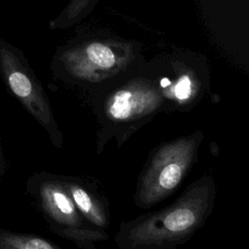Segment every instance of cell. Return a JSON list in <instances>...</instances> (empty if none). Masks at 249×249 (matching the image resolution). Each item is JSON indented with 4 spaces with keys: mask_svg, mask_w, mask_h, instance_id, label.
<instances>
[{
    "mask_svg": "<svg viewBox=\"0 0 249 249\" xmlns=\"http://www.w3.org/2000/svg\"><path fill=\"white\" fill-rule=\"evenodd\" d=\"M61 180L80 214L93 227L106 230L110 225L109 210L95 190L80 178L61 176Z\"/></svg>",
    "mask_w": 249,
    "mask_h": 249,
    "instance_id": "cell-8",
    "label": "cell"
},
{
    "mask_svg": "<svg viewBox=\"0 0 249 249\" xmlns=\"http://www.w3.org/2000/svg\"><path fill=\"white\" fill-rule=\"evenodd\" d=\"M155 64L165 113L190 111L208 92L210 69L201 59L173 54Z\"/></svg>",
    "mask_w": 249,
    "mask_h": 249,
    "instance_id": "cell-7",
    "label": "cell"
},
{
    "mask_svg": "<svg viewBox=\"0 0 249 249\" xmlns=\"http://www.w3.org/2000/svg\"><path fill=\"white\" fill-rule=\"evenodd\" d=\"M52 241L35 236L0 231V249H59Z\"/></svg>",
    "mask_w": 249,
    "mask_h": 249,
    "instance_id": "cell-9",
    "label": "cell"
},
{
    "mask_svg": "<svg viewBox=\"0 0 249 249\" xmlns=\"http://www.w3.org/2000/svg\"><path fill=\"white\" fill-rule=\"evenodd\" d=\"M89 93L98 124L97 155L112 139L121 148L140 127L165 113L155 61L141 60Z\"/></svg>",
    "mask_w": 249,
    "mask_h": 249,
    "instance_id": "cell-1",
    "label": "cell"
},
{
    "mask_svg": "<svg viewBox=\"0 0 249 249\" xmlns=\"http://www.w3.org/2000/svg\"><path fill=\"white\" fill-rule=\"evenodd\" d=\"M27 190L36 199L49 227L56 234L81 248H94L93 243L106 241L105 230L90 225L78 211L61 176L40 172L28 180Z\"/></svg>",
    "mask_w": 249,
    "mask_h": 249,
    "instance_id": "cell-5",
    "label": "cell"
},
{
    "mask_svg": "<svg viewBox=\"0 0 249 249\" xmlns=\"http://www.w3.org/2000/svg\"><path fill=\"white\" fill-rule=\"evenodd\" d=\"M137 44L117 39H87L59 50L53 56L54 78L89 92L141 59Z\"/></svg>",
    "mask_w": 249,
    "mask_h": 249,
    "instance_id": "cell-3",
    "label": "cell"
},
{
    "mask_svg": "<svg viewBox=\"0 0 249 249\" xmlns=\"http://www.w3.org/2000/svg\"><path fill=\"white\" fill-rule=\"evenodd\" d=\"M203 139L204 132L196 130L152 151L136 183L133 201L138 208L149 209L176 191L196 163Z\"/></svg>",
    "mask_w": 249,
    "mask_h": 249,
    "instance_id": "cell-4",
    "label": "cell"
},
{
    "mask_svg": "<svg viewBox=\"0 0 249 249\" xmlns=\"http://www.w3.org/2000/svg\"><path fill=\"white\" fill-rule=\"evenodd\" d=\"M211 175L192 182L171 204L123 222L115 236L122 249H172L189 241L203 227L214 207Z\"/></svg>",
    "mask_w": 249,
    "mask_h": 249,
    "instance_id": "cell-2",
    "label": "cell"
},
{
    "mask_svg": "<svg viewBox=\"0 0 249 249\" xmlns=\"http://www.w3.org/2000/svg\"><path fill=\"white\" fill-rule=\"evenodd\" d=\"M0 72L11 91L47 131L53 146L63 147V134L50 100L24 56L14 47L0 42Z\"/></svg>",
    "mask_w": 249,
    "mask_h": 249,
    "instance_id": "cell-6",
    "label": "cell"
},
{
    "mask_svg": "<svg viewBox=\"0 0 249 249\" xmlns=\"http://www.w3.org/2000/svg\"><path fill=\"white\" fill-rule=\"evenodd\" d=\"M5 171H6V160H5L4 151L1 145V137H0V177L5 173Z\"/></svg>",
    "mask_w": 249,
    "mask_h": 249,
    "instance_id": "cell-10",
    "label": "cell"
}]
</instances>
